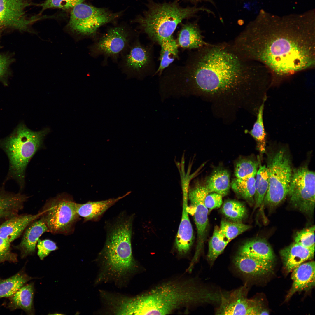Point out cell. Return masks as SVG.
Returning <instances> with one entry per match:
<instances>
[{
  "mask_svg": "<svg viewBox=\"0 0 315 315\" xmlns=\"http://www.w3.org/2000/svg\"><path fill=\"white\" fill-rule=\"evenodd\" d=\"M238 53L231 43H208L174 65L170 77L180 97L197 93L220 94L246 88L259 79L260 67Z\"/></svg>",
  "mask_w": 315,
  "mask_h": 315,
  "instance_id": "obj_1",
  "label": "cell"
},
{
  "mask_svg": "<svg viewBox=\"0 0 315 315\" xmlns=\"http://www.w3.org/2000/svg\"><path fill=\"white\" fill-rule=\"evenodd\" d=\"M232 43L244 58L262 63L279 76L289 75L315 65V35L309 30L261 31L247 27Z\"/></svg>",
  "mask_w": 315,
  "mask_h": 315,
  "instance_id": "obj_2",
  "label": "cell"
},
{
  "mask_svg": "<svg viewBox=\"0 0 315 315\" xmlns=\"http://www.w3.org/2000/svg\"><path fill=\"white\" fill-rule=\"evenodd\" d=\"M219 293L202 287L194 279L177 277L155 286L131 298L132 314L167 315L199 304L218 302Z\"/></svg>",
  "mask_w": 315,
  "mask_h": 315,
  "instance_id": "obj_3",
  "label": "cell"
},
{
  "mask_svg": "<svg viewBox=\"0 0 315 315\" xmlns=\"http://www.w3.org/2000/svg\"><path fill=\"white\" fill-rule=\"evenodd\" d=\"M178 0L160 3L149 0L147 9L134 22L153 43L160 45L173 36L178 25L201 11L212 13L204 7L181 6Z\"/></svg>",
  "mask_w": 315,
  "mask_h": 315,
  "instance_id": "obj_4",
  "label": "cell"
},
{
  "mask_svg": "<svg viewBox=\"0 0 315 315\" xmlns=\"http://www.w3.org/2000/svg\"><path fill=\"white\" fill-rule=\"evenodd\" d=\"M132 222L131 216L121 215L108 229L100 255L104 271L108 276L119 279L136 269L131 244Z\"/></svg>",
  "mask_w": 315,
  "mask_h": 315,
  "instance_id": "obj_5",
  "label": "cell"
},
{
  "mask_svg": "<svg viewBox=\"0 0 315 315\" xmlns=\"http://www.w3.org/2000/svg\"><path fill=\"white\" fill-rule=\"evenodd\" d=\"M47 129L34 132L20 124L9 135L0 139V148L7 155L9 169L5 182L13 180L20 189L25 185V171L30 159L41 146Z\"/></svg>",
  "mask_w": 315,
  "mask_h": 315,
  "instance_id": "obj_6",
  "label": "cell"
},
{
  "mask_svg": "<svg viewBox=\"0 0 315 315\" xmlns=\"http://www.w3.org/2000/svg\"><path fill=\"white\" fill-rule=\"evenodd\" d=\"M122 14V12L113 13L105 8L82 3L72 8L66 28L78 38L95 39L101 27L115 22Z\"/></svg>",
  "mask_w": 315,
  "mask_h": 315,
  "instance_id": "obj_7",
  "label": "cell"
},
{
  "mask_svg": "<svg viewBox=\"0 0 315 315\" xmlns=\"http://www.w3.org/2000/svg\"><path fill=\"white\" fill-rule=\"evenodd\" d=\"M289 156L281 148L268 158L266 167L269 186L263 204L270 207L280 204L288 195L293 170Z\"/></svg>",
  "mask_w": 315,
  "mask_h": 315,
  "instance_id": "obj_8",
  "label": "cell"
},
{
  "mask_svg": "<svg viewBox=\"0 0 315 315\" xmlns=\"http://www.w3.org/2000/svg\"><path fill=\"white\" fill-rule=\"evenodd\" d=\"M76 204L69 196L64 194L47 202L39 212L40 218L45 223L49 232L64 235L72 232L79 217Z\"/></svg>",
  "mask_w": 315,
  "mask_h": 315,
  "instance_id": "obj_9",
  "label": "cell"
},
{
  "mask_svg": "<svg viewBox=\"0 0 315 315\" xmlns=\"http://www.w3.org/2000/svg\"><path fill=\"white\" fill-rule=\"evenodd\" d=\"M153 52V45L143 44L137 37L121 57L123 71L140 80L154 76L157 69Z\"/></svg>",
  "mask_w": 315,
  "mask_h": 315,
  "instance_id": "obj_10",
  "label": "cell"
},
{
  "mask_svg": "<svg viewBox=\"0 0 315 315\" xmlns=\"http://www.w3.org/2000/svg\"><path fill=\"white\" fill-rule=\"evenodd\" d=\"M315 178L314 172L306 166L294 169L287 195L294 207L309 215L314 210Z\"/></svg>",
  "mask_w": 315,
  "mask_h": 315,
  "instance_id": "obj_11",
  "label": "cell"
},
{
  "mask_svg": "<svg viewBox=\"0 0 315 315\" xmlns=\"http://www.w3.org/2000/svg\"><path fill=\"white\" fill-rule=\"evenodd\" d=\"M137 36H134L124 26L112 27L99 37L90 48L91 55L103 56L116 61L121 57Z\"/></svg>",
  "mask_w": 315,
  "mask_h": 315,
  "instance_id": "obj_12",
  "label": "cell"
},
{
  "mask_svg": "<svg viewBox=\"0 0 315 315\" xmlns=\"http://www.w3.org/2000/svg\"><path fill=\"white\" fill-rule=\"evenodd\" d=\"M209 192L205 186L197 185L188 189V197L193 209L194 220L197 231L196 251L191 260L195 263L198 259L205 241L208 225V209L204 204V199Z\"/></svg>",
  "mask_w": 315,
  "mask_h": 315,
  "instance_id": "obj_13",
  "label": "cell"
},
{
  "mask_svg": "<svg viewBox=\"0 0 315 315\" xmlns=\"http://www.w3.org/2000/svg\"><path fill=\"white\" fill-rule=\"evenodd\" d=\"M245 287L228 293H221L219 306L216 311L220 315H260L263 310L259 302L248 299Z\"/></svg>",
  "mask_w": 315,
  "mask_h": 315,
  "instance_id": "obj_14",
  "label": "cell"
},
{
  "mask_svg": "<svg viewBox=\"0 0 315 315\" xmlns=\"http://www.w3.org/2000/svg\"><path fill=\"white\" fill-rule=\"evenodd\" d=\"M29 5L26 0H0V29L29 31L35 21L26 16L25 9Z\"/></svg>",
  "mask_w": 315,
  "mask_h": 315,
  "instance_id": "obj_15",
  "label": "cell"
},
{
  "mask_svg": "<svg viewBox=\"0 0 315 315\" xmlns=\"http://www.w3.org/2000/svg\"><path fill=\"white\" fill-rule=\"evenodd\" d=\"M183 206L181 218L175 239L176 247L181 255L187 253L193 242V230L188 215V193L183 190Z\"/></svg>",
  "mask_w": 315,
  "mask_h": 315,
  "instance_id": "obj_16",
  "label": "cell"
},
{
  "mask_svg": "<svg viewBox=\"0 0 315 315\" xmlns=\"http://www.w3.org/2000/svg\"><path fill=\"white\" fill-rule=\"evenodd\" d=\"M40 216L38 212L35 215L18 214L10 218L0 224V237L11 243Z\"/></svg>",
  "mask_w": 315,
  "mask_h": 315,
  "instance_id": "obj_17",
  "label": "cell"
},
{
  "mask_svg": "<svg viewBox=\"0 0 315 315\" xmlns=\"http://www.w3.org/2000/svg\"><path fill=\"white\" fill-rule=\"evenodd\" d=\"M315 264L314 261L302 263L292 270V286L286 299L298 291L309 290L315 285Z\"/></svg>",
  "mask_w": 315,
  "mask_h": 315,
  "instance_id": "obj_18",
  "label": "cell"
},
{
  "mask_svg": "<svg viewBox=\"0 0 315 315\" xmlns=\"http://www.w3.org/2000/svg\"><path fill=\"white\" fill-rule=\"evenodd\" d=\"M24 231L20 242L16 247L20 251L22 258L35 253L40 237L48 230L44 222L40 218L32 223Z\"/></svg>",
  "mask_w": 315,
  "mask_h": 315,
  "instance_id": "obj_19",
  "label": "cell"
},
{
  "mask_svg": "<svg viewBox=\"0 0 315 315\" xmlns=\"http://www.w3.org/2000/svg\"><path fill=\"white\" fill-rule=\"evenodd\" d=\"M315 247L307 248L294 242L281 250L280 255L284 266L288 272H290L300 264L313 258Z\"/></svg>",
  "mask_w": 315,
  "mask_h": 315,
  "instance_id": "obj_20",
  "label": "cell"
},
{
  "mask_svg": "<svg viewBox=\"0 0 315 315\" xmlns=\"http://www.w3.org/2000/svg\"><path fill=\"white\" fill-rule=\"evenodd\" d=\"M234 263L242 274L252 276H259L270 273L273 268V261L260 260L237 255Z\"/></svg>",
  "mask_w": 315,
  "mask_h": 315,
  "instance_id": "obj_21",
  "label": "cell"
},
{
  "mask_svg": "<svg viewBox=\"0 0 315 315\" xmlns=\"http://www.w3.org/2000/svg\"><path fill=\"white\" fill-rule=\"evenodd\" d=\"M176 41L178 47L184 49L194 50L208 43L204 41L197 24L195 22L181 23Z\"/></svg>",
  "mask_w": 315,
  "mask_h": 315,
  "instance_id": "obj_22",
  "label": "cell"
},
{
  "mask_svg": "<svg viewBox=\"0 0 315 315\" xmlns=\"http://www.w3.org/2000/svg\"><path fill=\"white\" fill-rule=\"evenodd\" d=\"M129 192L122 197L97 201H89L84 204L76 203V212L83 218L84 222L96 220L99 218L110 207L130 194Z\"/></svg>",
  "mask_w": 315,
  "mask_h": 315,
  "instance_id": "obj_23",
  "label": "cell"
},
{
  "mask_svg": "<svg viewBox=\"0 0 315 315\" xmlns=\"http://www.w3.org/2000/svg\"><path fill=\"white\" fill-rule=\"evenodd\" d=\"M238 255L257 259L273 261V250L266 240L258 238L248 241L239 248Z\"/></svg>",
  "mask_w": 315,
  "mask_h": 315,
  "instance_id": "obj_24",
  "label": "cell"
},
{
  "mask_svg": "<svg viewBox=\"0 0 315 315\" xmlns=\"http://www.w3.org/2000/svg\"><path fill=\"white\" fill-rule=\"evenodd\" d=\"M34 292L33 283L24 285L10 297L9 307L13 309H21L28 314H34Z\"/></svg>",
  "mask_w": 315,
  "mask_h": 315,
  "instance_id": "obj_25",
  "label": "cell"
},
{
  "mask_svg": "<svg viewBox=\"0 0 315 315\" xmlns=\"http://www.w3.org/2000/svg\"><path fill=\"white\" fill-rule=\"evenodd\" d=\"M230 175L226 169H216L208 178L205 186L209 193L215 192L222 196L227 195L230 187Z\"/></svg>",
  "mask_w": 315,
  "mask_h": 315,
  "instance_id": "obj_26",
  "label": "cell"
},
{
  "mask_svg": "<svg viewBox=\"0 0 315 315\" xmlns=\"http://www.w3.org/2000/svg\"><path fill=\"white\" fill-rule=\"evenodd\" d=\"M160 46V63L155 74H157L159 76L175 60L178 58V46L173 36L163 42Z\"/></svg>",
  "mask_w": 315,
  "mask_h": 315,
  "instance_id": "obj_27",
  "label": "cell"
},
{
  "mask_svg": "<svg viewBox=\"0 0 315 315\" xmlns=\"http://www.w3.org/2000/svg\"><path fill=\"white\" fill-rule=\"evenodd\" d=\"M256 173L255 172L243 178H236L230 183V187L234 191L251 204H253L254 202L255 183Z\"/></svg>",
  "mask_w": 315,
  "mask_h": 315,
  "instance_id": "obj_28",
  "label": "cell"
},
{
  "mask_svg": "<svg viewBox=\"0 0 315 315\" xmlns=\"http://www.w3.org/2000/svg\"><path fill=\"white\" fill-rule=\"evenodd\" d=\"M35 278L21 271L9 278L0 281V298L11 297L27 282Z\"/></svg>",
  "mask_w": 315,
  "mask_h": 315,
  "instance_id": "obj_29",
  "label": "cell"
},
{
  "mask_svg": "<svg viewBox=\"0 0 315 315\" xmlns=\"http://www.w3.org/2000/svg\"><path fill=\"white\" fill-rule=\"evenodd\" d=\"M255 183V209L261 207L269 186V176L266 167L259 164Z\"/></svg>",
  "mask_w": 315,
  "mask_h": 315,
  "instance_id": "obj_30",
  "label": "cell"
},
{
  "mask_svg": "<svg viewBox=\"0 0 315 315\" xmlns=\"http://www.w3.org/2000/svg\"><path fill=\"white\" fill-rule=\"evenodd\" d=\"M230 242L220 232L219 228L216 227L209 243L207 257L211 264H213Z\"/></svg>",
  "mask_w": 315,
  "mask_h": 315,
  "instance_id": "obj_31",
  "label": "cell"
},
{
  "mask_svg": "<svg viewBox=\"0 0 315 315\" xmlns=\"http://www.w3.org/2000/svg\"><path fill=\"white\" fill-rule=\"evenodd\" d=\"M221 211L228 218L236 222L242 223L247 215L245 205L241 202L234 200L225 201L223 205Z\"/></svg>",
  "mask_w": 315,
  "mask_h": 315,
  "instance_id": "obj_32",
  "label": "cell"
},
{
  "mask_svg": "<svg viewBox=\"0 0 315 315\" xmlns=\"http://www.w3.org/2000/svg\"><path fill=\"white\" fill-rule=\"evenodd\" d=\"M266 99L265 97L259 109L256 120L254 124L253 129L249 132L251 135L256 141L258 148L262 154L265 152L266 146V133L263 120L264 104Z\"/></svg>",
  "mask_w": 315,
  "mask_h": 315,
  "instance_id": "obj_33",
  "label": "cell"
},
{
  "mask_svg": "<svg viewBox=\"0 0 315 315\" xmlns=\"http://www.w3.org/2000/svg\"><path fill=\"white\" fill-rule=\"evenodd\" d=\"M250 225L242 223L222 220L219 228L220 232L230 242L250 228Z\"/></svg>",
  "mask_w": 315,
  "mask_h": 315,
  "instance_id": "obj_34",
  "label": "cell"
},
{
  "mask_svg": "<svg viewBox=\"0 0 315 315\" xmlns=\"http://www.w3.org/2000/svg\"><path fill=\"white\" fill-rule=\"evenodd\" d=\"M258 161L250 159H241L237 161L235 167V174L236 178H243L257 172L260 164Z\"/></svg>",
  "mask_w": 315,
  "mask_h": 315,
  "instance_id": "obj_35",
  "label": "cell"
},
{
  "mask_svg": "<svg viewBox=\"0 0 315 315\" xmlns=\"http://www.w3.org/2000/svg\"><path fill=\"white\" fill-rule=\"evenodd\" d=\"M315 229L313 226L298 232L295 237L294 242L307 248L314 247Z\"/></svg>",
  "mask_w": 315,
  "mask_h": 315,
  "instance_id": "obj_36",
  "label": "cell"
},
{
  "mask_svg": "<svg viewBox=\"0 0 315 315\" xmlns=\"http://www.w3.org/2000/svg\"><path fill=\"white\" fill-rule=\"evenodd\" d=\"M87 0H46L39 5L43 10L50 8L63 9L73 8L77 5Z\"/></svg>",
  "mask_w": 315,
  "mask_h": 315,
  "instance_id": "obj_37",
  "label": "cell"
},
{
  "mask_svg": "<svg viewBox=\"0 0 315 315\" xmlns=\"http://www.w3.org/2000/svg\"><path fill=\"white\" fill-rule=\"evenodd\" d=\"M17 260V255L12 251L11 243L0 237V262Z\"/></svg>",
  "mask_w": 315,
  "mask_h": 315,
  "instance_id": "obj_38",
  "label": "cell"
},
{
  "mask_svg": "<svg viewBox=\"0 0 315 315\" xmlns=\"http://www.w3.org/2000/svg\"><path fill=\"white\" fill-rule=\"evenodd\" d=\"M36 246L38 249L37 255L41 260H43L51 251L58 249L56 243L48 239H39Z\"/></svg>",
  "mask_w": 315,
  "mask_h": 315,
  "instance_id": "obj_39",
  "label": "cell"
},
{
  "mask_svg": "<svg viewBox=\"0 0 315 315\" xmlns=\"http://www.w3.org/2000/svg\"><path fill=\"white\" fill-rule=\"evenodd\" d=\"M222 196L215 192L209 193L204 199V204L210 212L214 209L220 207L223 203Z\"/></svg>",
  "mask_w": 315,
  "mask_h": 315,
  "instance_id": "obj_40",
  "label": "cell"
},
{
  "mask_svg": "<svg viewBox=\"0 0 315 315\" xmlns=\"http://www.w3.org/2000/svg\"><path fill=\"white\" fill-rule=\"evenodd\" d=\"M12 59L5 54H0V80L7 76Z\"/></svg>",
  "mask_w": 315,
  "mask_h": 315,
  "instance_id": "obj_41",
  "label": "cell"
},
{
  "mask_svg": "<svg viewBox=\"0 0 315 315\" xmlns=\"http://www.w3.org/2000/svg\"><path fill=\"white\" fill-rule=\"evenodd\" d=\"M185 0L186 1H190V2H191L192 3H197V2H200V1H209V2H210L212 3V4L213 3V2L211 0Z\"/></svg>",
  "mask_w": 315,
  "mask_h": 315,
  "instance_id": "obj_42",
  "label": "cell"
}]
</instances>
